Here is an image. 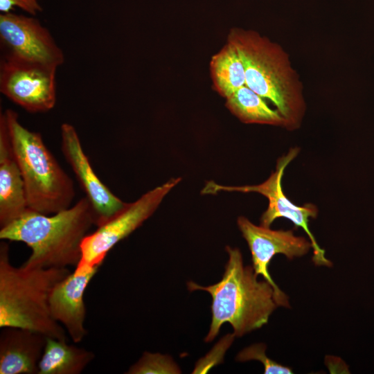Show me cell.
Here are the masks:
<instances>
[{"mask_svg":"<svg viewBox=\"0 0 374 374\" xmlns=\"http://www.w3.org/2000/svg\"><path fill=\"white\" fill-rule=\"evenodd\" d=\"M96 217L84 197L74 205L46 215L28 209L21 217L1 228L0 239L21 242L32 251L22 265L29 268L76 267L81 258V244Z\"/></svg>","mask_w":374,"mask_h":374,"instance_id":"1","label":"cell"},{"mask_svg":"<svg viewBox=\"0 0 374 374\" xmlns=\"http://www.w3.org/2000/svg\"><path fill=\"white\" fill-rule=\"evenodd\" d=\"M226 251L229 258L219 282L208 286L187 283L188 290L205 291L212 298L206 342L213 341L225 323L232 326L238 337L260 328L278 307L273 287L265 280H258L252 266L244 265L240 249L227 246Z\"/></svg>","mask_w":374,"mask_h":374,"instance_id":"2","label":"cell"},{"mask_svg":"<svg viewBox=\"0 0 374 374\" xmlns=\"http://www.w3.org/2000/svg\"><path fill=\"white\" fill-rule=\"evenodd\" d=\"M9 245L0 244V327L30 330L66 340L62 325L53 319L49 297L55 285L71 274L66 268L14 267Z\"/></svg>","mask_w":374,"mask_h":374,"instance_id":"3","label":"cell"},{"mask_svg":"<svg viewBox=\"0 0 374 374\" xmlns=\"http://www.w3.org/2000/svg\"><path fill=\"white\" fill-rule=\"evenodd\" d=\"M3 114L23 178L28 209L51 215L69 208L75 195L73 181L41 134L23 126L14 110L6 109Z\"/></svg>","mask_w":374,"mask_h":374,"instance_id":"4","label":"cell"},{"mask_svg":"<svg viewBox=\"0 0 374 374\" xmlns=\"http://www.w3.org/2000/svg\"><path fill=\"white\" fill-rule=\"evenodd\" d=\"M228 41L235 46L242 60L245 85L276 106L287 128L299 126L304 103L282 49L253 31L231 30Z\"/></svg>","mask_w":374,"mask_h":374,"instance_id":"5","label":"cell"},{"mask_svg":"<svg viewBox=\"0 0 374 374\" xmlns=\"http://www.w3.org/2000/svg\"><path fill=\"white\" fill-rule=\"evenodd\" d=\"M299 152L298 148H293L288 154L278 159L276 170L269 177L258 185L228 186L208 181L202 190V194H216L219 192L258 193L268 199L267 210L260 217V225L270 227L274 221L279 217H285L292 222L295 227L302 228L308 235L313 249L312 262L316 266L330 267L332 262L325 256V250L321 249L308 226L310 218H316L318 214L317 206L312 204L296 206L284 194L282 188V178L285 168Z\"/></svg>","mask_w":374,"mask_h":374,"instance_id":"6","label":"cell"},{"mask_svg":"<svg viewBox=\"0 0 374 374\" xmlns=\"http://www.w3.org/2000/svg\"><path fill=\"white\" fill-rule=\"evenodd\" d=\"M172 178L148 191L113 217L89 233L81 244V258L75 268L100 267L110 250L141 226L156 211L165 197L181 181Z\"/></svg>","mask_w":374,"mask_h":374,"instance_id":"7","label":"cell"},{"mask_svg":"<svg viewBox=\"0 0 374 374\" xmlns=\"http://www.w3.org/2000/svg\"><path fill=\"white\" fill-rule=\"evenodd\" d=\"M57 69L8 53L0 64V91L30 113L46 112L56 103Z\"/></svg>","mask_w":374,"mask_h":374,"instance_id":"8","label":"cell"},{"mask_svg":"<svg viewBox=\"0 0 374 374\" xmlns=\"http://www.w3.org/2000/svg\"><path fill=\"white\" fill-rule=\"evenodd\" d=\"M237 224L251 251L255 274L261 275L273 287L278 306L290 308L288 296L274 281L268 267L277 254H283L289 260L305 256L312 248L310 241L295 235L292 230H272L257 226L244 216L238 218Z\"/></svg>","mask_w":374,"mask_h":374,"instance_id":"9","label":"cell"},{"mask_svg":"<svg viewBox=\"0 0 374 374\" xmlns=\"http://www.w3.org/2000/svg\"><path fill=\"white\" fill-rule=\"evenodd\" d=\"M61 149L75 177L96 214V226L107 222L127 203L116 196L98 178L84 152L75 128L69 123L61 125Z\"/></svg>","mask_w":374,"mask_h":374,"instance_id":"10","label":"cell"},{"mask_svg":"<svg viewBox=\"0 0 374 374\" xmlns=\"http://www.w3.org/2000/svg\"><path fill=\"white\" fill-rule=\"evenodd\" d=\"M0 38L9 53L57 67L64 62V53L50 32L33 17L1 13Z\"/></svg>","mask_w":374,"mask_h":374,"instance_id":"11","label":"cell"},{"mask_svg":"<svg viewBox=\"0 0 374 374\" xmlns=\"http://www.w3.org/2000/svg\"><path fill=\"white\" fill-rule=\"evenodd\" d=\"M99 267L75 268L55 285L50 294L52 317L65 328L75 344L81 342L87 334L84 294Z\"/></svg>","mask_w":374,"mask_h":374,"instance_id":"12","label":"cell"},{"mask_svg":"<svg viewBox=\"0 0 374 374\" xmlns=\"http://www.w3.org/2000/svg\"><path fill=\"white\" fill-rule=\"evenodd\" d=\"M47 337L30 330L6 327L0 335V374H38Z\"/></svg>","mask_w":374,"mask_h":374,"instance_id":"13","label":"cell"},{"mask_svg":"<svg viewBox=\"0 0 374 374\" xmlns=\"http://www.w3.org/2000/svg\"><path fill=\"white\" fill-rule=\"evenodd\" d=\"M28 204L24 181L10 143L6 121L0 114V227L21 217Z\"/></svg>","mask_w":374,"mask_h":374,"instance_id":"14","label":"cell"},{"mask_svg":"<svg viewBox=\"0 0 374 374\" xmlns=\"http://www.w3.org/2000/svg\"><path fill=\"white\" fill-rule=\"evenodd\" d=\"M94 357L92 351L47 337L38 374H80Z\"/></svg>","mask_w":374,"mask_h":374,"instance_id":"15","label":"cell"},{"mask_svg":"<svg viewBox=\"0 0 374 374\" xmlns=\"http://www.w3.org/2000/svg\"><path fill=\"white\" fill-rule=\"evenodd\" d=\"M226 106L241 121L286 127L285 118L265 99L244 85L226 98Z\"/></svg>","mask_w":374,"mask_h":374,"instance_id":"16","label":"cell"},{"mask_svg":"<svg viewBox=\"0 0 374 374\" xmlns=\"http://www.w3.org/2000/svg\"><path fill=\"white\" fill-rule=\"evenodd\" d=\"M210 69L214 88L224 98L246 84L240 56L235 46L229 41L212 57Z\"/></svg>","mask_w":374,"mask_h":374,"instance_id":"17","label":"cell"},{"mask_svg":"<svg viewBox=\"0 0 374 374\" xmlns=\"http://www.w3.org/2000/svg\"><path fill=\"white\" fill-rule=\"evenodd\" d=\"M180 368L168 355L144 352L127 371L129 374L180 373Z\"/></svg>","mask_w":374,"mask_h":374,"instance_id":"18","label":"cell"},{"mask_svg":"<svg viewBox=\"0 0 374 374\" xmlns=\"http://www.w3.org/2000/svg\"><path fill=\"white\" fill-rule=\"evenodd\" d=\"M266 346L262 343L253 344L242 350L236 356V360L247 362L257 360L264 366L265 374H292V370L269 359L266 355Z\"/></svg>","mask_w":374,"mask_h":374,"instance_id":"19","label":"cell"},{"mask_svg":"<svg viewBox=\"0 0 374 374\" xmlns=\"http://www.w3.org/2000/svg\"><path fill=\"white\" fill-rule=\"evenodd\" d=\"M15 7L33 16L42 10L38 0H0L1 13L10 12Z\"/></svg>","mask_w":374,"mask_h":374,"instance_id":"20","label":"cell"}]
</instances>
